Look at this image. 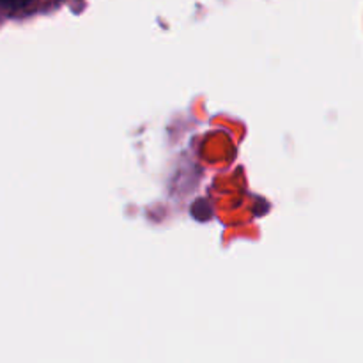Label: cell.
<instances>
[{
  "mask_svg": "<svg viewBox=\"0 0 363 363\" xmlns=\"http://www.w3.org/2000/svg\"><path fill=\"white\" fill-rule=\"evenodd\" d=\"M28 4H30V0H0V7L6 11H11V13L25 9Z\"/></svg>",
  "mask_w": 363,
  "mask_h": 363,
  "instance_id": "cell-1",
  "label": "cell"
}]
</instances>
